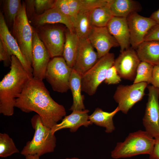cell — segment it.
<instances>
[{
    "label": "cell",
    "instance_id": "obj_1",
    "mask_svg": "<svg viewBox=\"0 0 159 159\" xmlns=\"http://www.w3.org/2000/svg\"><path fill=\"white\" fill-rule=\"evenodd\" d=\"M15 107L26 113L36 112L43 124L51 129L66 114L64 106L51 97L43 80L33 77L16 99Z\"/></svg>",
    "mask_w": 159,
    "mask_h": 159
},
{
    "label": "cell",
    "instance_id": "obj_2",
    "mask_svg": "<svg viewBox=\"0 0 159 159\" xmlns=\"http://www.w3.org/2000/svg\"><path fill=\"white\" fill-rule=\"evenodd\" d=\"M32 78L18 58L12 55L10 71L0 82L1 114L13 115L16 99Z\"/></svg>",
    "mask_w": 159,
    "mask_h": 159
},
{
    "label": "cell",
    "instance_id": "obj_3",
    "mask_svg": "<svg viewBox=\"0 0 159 159\" xmlns=\"http://www.w3.org/2000/svg\"><path fill=\"white\" fill-rule=\"evenodd\" d=\"M31 122L35 132L32 139L24 147L21 154L25 156L37 155L39 156L54 151L56 145V138L51 129L44 125L40 116L37 114Z\"/></svg>",
    "mask_w": 159,
    "mask_h": 159
},
{
    "label": "cell",
    "instance_id": "obj_4",
    "mask_svg": "<svg viewBox=\"0 0 159 159\" xmlns=\"http://www.w3.org/2000/svg\"><path fill=\"white\" fill-rule=\"evenodd\" d=\"M154 143L155 138L147 132L139 130L130 133L124 141L117 143L111 155L113 158L118 159L149 155Z\"/></svg>",
    "mask_w": 159,
    "mask_h": 159
},
{
    "label": "cell",
    "instance_id": "obj_5",
    "mask_svg": "<svg viewBox=\"0 0 159 159\" xmlns=\"http://www.w3.org/2000/svg\"><path fill=\"white\" fill-rule=\"evenodd\" d=\"M115 55L109 53L99 58L95 65L81 76L82 92L90 96L96 93L97 88L105 80L107 71L113 65Z\"/></svg>",
    "mask_w": 159,
    "mask_h": 159
},
{
    "label": "cell",
    "instance_id": "obj_6",
    "mask_svg": "<svg viewBox=\"0 0 159 159\" xmlns=\"http://www.w3.org/2000/svg\"><path fill=\"white\" fill-rule=\"evenodd\" d=\"M12 29L13 36L16 41L23 54L32 65L33 28L26 16L24 1L22 2Z\"/></svg>",
    "mask_w": 159,
    "mask_h": 159
},
{
    "label": "cell",
    "instance_id": "obj_7",
    "mask_svg": "<svg viewBox=\"0 0 159 159\" xmlns=\"http://www.w3.org/2000/svg\"><path fill=\"white\" fill-rule=\"evenodd\" d=\"M72 69L63 57H53L48 64L45 79L54 91L66 92L69 89V82Z\"/></svg>",
    "mask_w": 159,
    "mask_h": 159
},
{
    "label": "cell",
    "instance_id": "obj_8",
    "mask_svg": "<svg viewBox=\"0 0 159 159\" xmlns=\"http://www.w3.org/2000/svg\"><path fill=\"white\" fill-rule=\"evenodd\" d=\"M57 24H45L35 28L51 58L62 55L65 42L66 30Z\"/></svg>",
    "mask_w": 159,
    "mask_h": 159
},
{
    "label": "cell",
    "instance_id": "obj_9",
    "mask_svg": "<svg viewBox=\"0 0 159 159\" xmlns=\"http://www.w3.org/2000/svg\"><path fill=\"white\" fill-rule=\"evenodd\" d=\"M148 85L147 82H140L130 85L118 86L113 98L118 104L119 110L127 114L136 103L142 99Z\"/></svg>",
    "mask_w": 159,
    "mask_h": 159
},
{
    "label": "cell",
    "instance_id": "obj_10",
    "mask_svg": "<svg viewBox=\"0 0 159 159\" xmlns=\"http://www.w3.org/2000/svg\"><path fill=\"white\" fill-rule=\"evenodd\" d=\"M148 98L143 119L145 131L154 138L159 137V89L148 85Z\"/></svg>",
    "mask_w": 159,
    "mask_h": 159
},
{
    "label": "cell",
    "instance_id": "obj_11",
    "mask_svg": "<svg viewBox=\"0 0 159 159\" xmlns=\"http://www.w3.org/2000/svg\"><path fill=\"white\" fill-rule=\"evenodd\" d=\"M32 50L33 78L43 80L45 79L47 69L51 58L47 50L39 37L36 30L34 28Z\"/></svg>",
    "mask_w": 159,
    "mask_h": 159
},
{
    "label": "cell",
    "instance_id": "obj_12",
    "mask_svg": "<svg viewBox=\"0 0 159 159\" xmlns=\"http://www.w3.org/2000/svg\"><path fill=\"white\" fill-rule=\"evenodd\" d=\"M126 19L130 34V45L136 50L144 41L149 30L157 24L150 18L142 16L137 12L131 13Z\"/></svg>",
    "mask_w": 159,
    "mask_h": 159
},
{
    "label": "cell",
    "instance_id": "obj_13",
    "mask_svg": "<svg viewBox=\"0 0 159 159\" xmlns=\"http://www.w3.org/2000/svg\"><path fill=\"white\" fill-rule=\"evenodd\" d=\"M132 47L120 52L115 59L113 65L121 78L134 80L137 69L141 61L136 51Z\"/></svg>",
    "mask_w": 159,
    "mask_h": 159
},
{
    "label": "cell",
    "instance_id": "obj_14",
    "mask_svg": "<svg viewBox=\"0 0 159 159\" xmlns=\"http://www.w3.org/2000/svg\"><path fill=\"white\" fill-rule=\"evenodd\" d=\"M94 49L88 39H79L72 69L81 76L92 67L99 59Z\"/></svg>",
    "mask_w": 159,
    "mask_h": 159
},
{
    "label": "cell",
    "instance_id": "obj_15",
    "mask_svg": "<svg viewBox=\"0 0 159 159\" xmlns=\"http://www.w3.org/2000/svg\"><path fill=\"white\" fill-rule=\"evenodd\" d=\"M88 39L96 49L99 59L109 53L112 48L119 46L106 26H92Z\"/></svg>",
    "mask_w": 159,
    "mask_h": 159
},
{
    "label": "cell",
    "instance_id": "obj_16",
    "mask_svg": "<svg viewBox=\"0 0 159 159\" xmlns=\"http://www.w3.org/2000/svg\"><path fill=\"white\" fill-rule=\"evenodd\" d=\"M0 39L6 47L10 54L16 57L30 75L33 77V68L23 54L16 41L9 32L1 11L0 12Z\"/></svg>",
    "mask_w": 159,
    "mask_h": 159
},
{
    "label": "cell",
    "instance_id": "obj_17",
    "mask_svg": "<svg viewBox=\"0 0 159 159\" xmlns=\"http://www.w3.org/2000/svg\"><path fill=\"white\" fill-rule=\"evenodd\" d=\"M106 27L118 43L120 52L130 47V34L126 18L113 16Z\"/></svg>",
    "mask_w": 159,
    "mask_h": 159
},
{
    "label": "cell",
    "instance_id": "obj_18",
    "mask_svg": "<svg viewBox=\"0 0 159 159\" xmlns=\"http://www.w3.org/2000/svg\"><path fill=\"white\" fill-rule=\"evenodd\" d=\"M72 111L71 114L64 117L61 122L57 124L51 129L53 134L58 131L66 128L69 129L71 132H75L81 126L87 127L92 125L89 119V110Z\"/></svg>",
    "mask_w": 159,
    "mask_h": 159
},
{
    "label": "cell",
    "instance_id": "obj_19",
    "mask_svg": "<svg viewBox=\"0 0 159 159\" xmlns=\"http://www.w3.org/2000/svg\"><path fill=\"white\" fill-rule=\"evenodd\" d=\"M30 21L35 27L45 24H61L64 25L70 32H75L71 20L54 7L42 14H35Z\"/></svg>",
    "mask_w": 159,
    "mask_h": 159
},
{
    "label": "cell",
    "instance_id": "obj_20",
    "mask_svg": "<svg viewBox=\"0 0 159 159\" xmlns=\"http://www.w3.org/2000/svg\"><path fill=\"white\" fill-rule=\"evenodd\" d=\"M135 50L141 61L159 65V41H144Z\"/></svg>",
    "mask_w": 159,
    "mask_h": 159
},
{
    "label": "cell",
    "instance_id": "obj_21",
    "mask_svg": "<svg viewBox=\"0 0 159 159\" xmlns=\"http://www.w3.org/2000/svg\"><path fill=\"white\" fill-rule=\"evenodd\" d=\"M110 6L114 16L126 18L132 13L140 11L142 8L138 1L133 0H111Z\"/></svg>",
    "mask_w": 159,
    "mask_h": 159
},
{
    "label": "cell",
    "instance_id": "obj_22",
    "mask_svg": "<svg viewBox=\"0 0 159 159\" xmlns=\"http://www.w3.org/2000/svg\"><path fill=\"white\" fill-rule=\"evenodd\" d=\"M119 111L118 107L110 112L104 111L101 109L97 107L95 109L92 114L89 116V119L93 124L105 128L106 132L111 133L115 129L113 120V117Z\"/></svg>",
    "mask_w": 159,
    "mask_h": 159
},
{
    "label": "cell",
    "instance_id": "obj_23",
    "mask_svg": "<svg viewBox=\"0 0 159 159\" xmlns=\"http://www.w3.org/2000/svg\"><path fill=\"white\" fill-rule=\"evenodd\" d=\"M69 87L73 100L69 110L73 111L85 110L84 97L81 94V75L73 69L69 80Z\"/></svg>",
    "mask_w": 159,
    "mask_h": 159
},
{
    "label": "cell",
    "instance_id": "obj_24",
    "mask_svg": "<svg viewBox=\"0 0 159 159\" xmlns=\"http://www.w3.org/2000/svg\"><path fill=\"white\" fill-rule=\"evenodd\" d=\"M79 39L74 32L67 29L62 56L68 65L72 68L76 57Z\"/></svg>",
    "mask_w": 159,
    "mask_h": 159
},
{
    "label": "cell",
    "instance_id": "obj_25",
    "mask_svg": "<svg viewBox=\"0 0 159 159\" xmlns=\"http://www.w3.org/2000/svg\"><path fill=\"white\" fill-rule=\"evenodd\" d=\"M1 1V11L5 23L8 28V26L12 28L22 2L20 0H4Z\"/></svg>",
    "mask_w": 159,
    "mask_h": 159
},
{
    "label": "cell",
    "instance_id": "obj_26",
    "mask_svg": "<svg viewBox=\"0 0 159 159\" xmlns=\"http://www.w3.org/2000/svg\"><path fill=\"white\" fill-rule=\"evenodd\" d=\"M90 12H80L74 25V32L79 39H88L93 26L90 19Z\"/></svg>",
    "mask_w": 159,
    "mask_h": 159
},
{
    "label": "cell",
    "instance_id": "obj_27",
    "mask_svg": "<svg viewBox=\"0 0 159 159\" xmlns=\"http://www.w3.org/2000/svg\"><path fill=\"white\" fill-rule=\"evenodd\" d=\"M110 4L96 8L90 12V19L92 26L99 27L106 26L109 22L114 16Z\"/></svg>",
    "mask_w": 159,
    "mask_h": 159
},
{
    "label": "cell",
    "instance_id": "obj_28",
    "mask_svg": "<svg viewBox=\"0 0 159 159\" xmlns=\"http://www.w3.org/2000/svg\"><path fill=\"white\" fill-rule=\"evenodd\" d=\"M153 67V65L149 63L141 61L138 66L133 83L140 82L151 83Z\"/></svg>",
    "mask_w": 159,
    "mask_h": 159
},
{
    "label": "cell",
    "instance_id": "obj_29",
    "mask_svg": "<svg viewBox=\"0 0 159 159\" xmlns=\"http://www.w3.org/2000/svg\"><path fill=\"white\" fill-rule=\"evenodd\" d=\"M19 153L12 140L6 133H0V157L6 158Z\"/></svg>",
    "mask_w": 159,
    "mask_h": 159
},
{
    "label": "cell",
    "instance_id": "obj_30",
    "mask_svg": "<svg viewBox=\"0 0 159 159\" xmlns=\"http://www.w3.org/2000/svg\"><path fill=\"white\" fill-rule=\"evenodd\" d=\"M111 0H80V12H90L97 8L109 5Z\"/></svg>",
    "mask_w": 159,
    "mask_h": 159
},
{
    "label": "cell",
    "instance_id": "obj_31",
    "mask_svg": "<svg viewBox=\"0 0 159 159\" xmlns=\"http://www.w3.org/2000/svg\"><path fill=\"white\" fill-rule=\"evenodd\" d=\"M55 0H34L36 14L40 15L53 8Z\"/></svg>",
    "mask_w": 159,
    "mask_h": 159
},
{
    "label": "cell",
    "instance_id": "obj_32",
    "mask_svg": "<svg viewBox=\"0 0 159 159\" xmlns=\"http://www.w3.org/2000/svg\"><path fill=\"white\" fill-rule=\"evenodd\" d=\"M121 78L113 65L107 71L105 82L108 85L117 84L121 81Z\"/></svg>",
    "mask_w": 159,
    "mask_h": 159
},
{
    "label": "cell",
    "instance_id": "obj_33",
    "mask_svg": "<svg viewBox=\"0 0 159 159\" xmlns=\"http://www.w3.org/2000/svg\"><path fill=\"white\" fill-rule=\"evenodd\" d=\"M53 7L59 10L63 14L69 19L72 23V18L67 0H55Z\"/></svg>",
    "mask_w": 159,
    "mask_h": 159
},
{
    "label": "cell",
    "instance_id": "obj_34",
    "mask_svg": "<svg viewBox=\"0 0 159 159\" xmlns=\"http://www.w3.org/2000/svg\"><path fill=\"white\" fill-rule=\"evenodd\" d=\"M11 56L5 45L0 39V61L3 62L4 67L10 65Z\"/></svg>",
    "mask_w": 159,
    "mask_h": 159
},
{
    "label": "cell",
    "instance_id": "obj_35",
    "mask_svg": "<svg viewBox=\"0 0 159 159\" xmlns=\"http://www.w3.org/2000/svg\"><path fill=\"white\" fill-rule=\"evenodd\" d=\"M67 1L72 16V22L74 26L76 19L80 12V0H67Z\"/></svg>",
    "mask_w": 159,
    "mask_h": 159
},
{
    "label": "cell",
    "instance_id": "obj_36",
    "mask_svg": "<svg viewBox=\"0 0 159 159\" xmlns=\"http://www.w3.org/2000/svg\"><path fill=\"white\" fill-rule=\"evenodd\" d=\"M159 41V24L152 27L145 36L144 41Z\"/></svg>",
    "mask_w": 159,
    "mask_h": 159
},
{
    "label": "cell",
    "instance_id": "obj_37",
    "mask_svg": "<svg viewBox=\"0 0 159 159\" xmlns=\"http://www.w3.org/2000/svg\"><path fill=\"white\" fill-rule=\"evenodd\" d=\"M24 2L26 16L29 20L30 21L36 14L34 0H26Z\"/></svg>",
    "mask_w": 159,
    "mask_h": 159
},
{
    "label": "cell",
    "instance_id": "obj_38",
    "mask_svg": "<svg viewBox=\"0 0 159 159\" xmlns=\"http://www.w3.org/2000/svg\"><path fill=\"white\" fill-rule=\"evenodd\" d=\"M151 84L159 89V65L154 66Z\"/></svg>",
    "mask_w": 159,
    "mask_h": 159
},
{
    "label": "cell",
    "instance_id": "obj_39",
    "mask_svg": "<svg viewBox=\"0 0 159 159\" xmlns=\"http://www.w3.org/2000/svg\"><path fill=\"white\" fill-rule=\"evenodd\" d=\"M149 155L150 159H159V137L155 138L153 149Z\"/></svg>",
    "mask_w": 159,
    "mask_h": 159
},
{
    "label": "cell",
    "instance_id": "obj_40",
    "mask_svg": "<svg viewBox=\"0 0 159 159\" xmlns=\"http://www.w3.org/2000/svg\"><path fill=\"white\" fill-rule=\"evenodd\" d=\"M150 17L154 20L157 24H159V9L153 13Z\"/></svg>",
    "mask_w": 159,
    "mask_h": 159
},
{
    "label": "cell",
    "instance_id": "obj_41",
    "mask_svg": "<svg viewBox=\"0 0 159 159\" xmlns=\"http://www.w3.org/2000/svg\"><path fill=\"white\" fill-rule=\"evenodd\" d=\"M39 157L37 155H29L25 156V159H39Z\"/></svg>",
    "mask_w": 159,
    "mask_h": 159
},
{
    "label": "cell",
    "instance_id": "obj_42",
    "mask_svg": "<svg viewBox=\"0 0 159 159\" xmlns=\"http://www.w3.org/2000/svg\"><path fill=\"white\" fill-rule=\"evenodd\" d=\"M64 159H80V158L77 157H72V158H67Z\"/></svg>",
    "mask_w": 159,
    "mask_h": 159
}]
</instances>
